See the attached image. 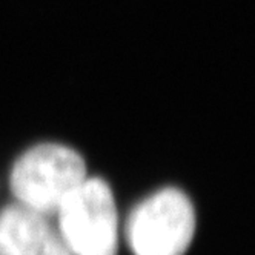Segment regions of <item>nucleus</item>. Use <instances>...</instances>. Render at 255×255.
Listing matches in <instances>:
<instances>
[{"instance_id":"1","label":"nucleus","mask_w":255,"mask_h":255,"mask_svg":"<svg viewBox=\"0 0 255 255\" xmlns=\"http://www.w3.org/2000/svg\"><path fill=\"white\" fill-rule=\"evenodd\" d=\"M86 180L80 154L62 144L45 143L28 149L14 163L9 186L17 203L43 215H56L63 200Z\"/></svg>"},{"instance_id":"2","label":"nucleus","mask_w":255,"mask_h":255,"mask_svg":"<svg viewBox=\"0 0 255 255\" xmlns=\"http://www.w3.org/2000/svg\"><path fill=\"white\" fill-rule=\"evenodd\" d=\"M195 232L191 200L175 188H165L138 203L126 223L134 255H185Z\"/></svg>"},{"instance_id":"3","label":"nucleus","mask_w":255,"mask_h":255,"mask_svg":"<svg viewBox=\"0 0 255 255\" xmlns=\"http://www.w3.org/2000/svg\"><path fill=\"white\" fill-rule=\"evenodd\" d=\"M56 215L72 255H117V208L111 188L102 178L83 180Z\"/></svg>"},{"instance_id":"4","label":"nucleus","mask_w":255,"mask_h":255,"mask_svg":"<svg viewBox=\"0 0 255 255\" xmlns=\"http://www.w3.org/2000/svg\"><path fill=\"white\" fill-rule=\"evenodd\" d=\"M0 231L9 240L17 255H72L62 234L48 215L20 203L0 211Z\"/></svg>"},{"instance_id":"5","label":"nucleus","mask_w":255,"mask_h":255,"mask_svg":"<svg viewBox=\"0 0 255 255\" xmlns=\"http://www.w3.org/2000/svg\"><path fill=\"white\" fill-rule=\"evenodd\" d=\"M0 255H17L15 249L9 243V240L3 235V232L0 231Z\"/></svg>"}]
</instances>
